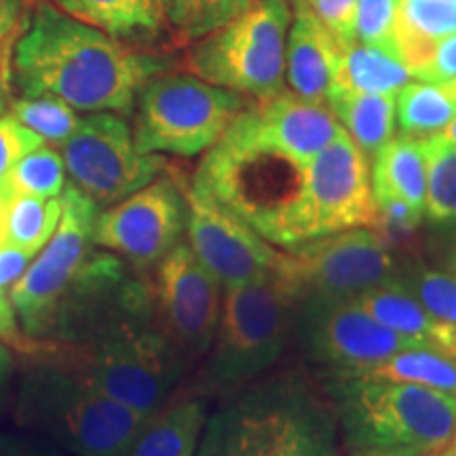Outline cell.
<instances>
[{"label": "cell", "instance_id": "cell-44", "mask_svg": "<svg viewBox=\"0 0 456 456\" xmlns=\"http://www.w3.org/2000/svg\"><path fill=\"white\" fill-rule=\"evenodd\" d=\"M26 456H66L61 454L60 450H53V448H38V450H32V452H28Z\"/></svg>", "mask_w": 456, "mask_h": 456}, {"label": "cell", "instance_id": "cell-10", "mask_svg": "<svg viewBox=\"0 0 456 456\" xmlns=\"http://www.w3.org/2000/svg\"><path fill=\"white\" fill-rule=\"evenodd\" d=\"M61 218L37 260L11 288V305L26 338L43 340L78 271L94 252V222L100 208L77 186L61 191Z\"/></svg>", "mask_w": 456, "mask_h": 456}, {"label": "cell", "instance_id": "cell-38", "mask_svg": "<svg viewBox=\"0 0 456 456\" xmlns=\"http://www.w3.org/2000/svg\"><path fill=\"white\" fill-rule=\"evenodd\" d=\"M315 15L328 32L338 41L342 47L357 43L355 38V15L357 0H315L311 3Z\"/></svg>", "mask_w": 456, "mask_h": 456}, {"label": "cell", "instance_id": "cell-8", "mask_svg": "<svg viewBox=\"0 0 456 456\" xmlns=\"http://www.w3.org/2000/svg\"><path fill=\"white\" fill-rule=\"evenodd\" d=\"M252 100L191 72H161L135 100L134 142L144 155L197 157L208 152Z\"/></svg>", "mask_w": 456, "mask_h": 456}, {"label": "cell", "instance_id": "cell-42", "mask_svg": "<svg viewBox=\"0 0 456 456\" xmlns=\"http://www.w3.org/2000/svg\"><path fill=\"white\" fill-rule=\"evenodd\" d=\"M9 199L0 195V248L7 245V214H9Z\"/></svg>", "mask_w": 456, "mask_h": 456}, {"label": "cell", "instance_id": "cell-26", "mask_svg": "<svg viewBox=\"0 0 456 456\" xmlns=\"http://www.w3.org/2000/svg\"><path fill=\"white\" fill-rule=\"evenodd\" d=\"M340 376H362V379L391 380V383L423 385L456 395V359L444 355L440 351L420 349V346L399 351L395 355L374 363V366L330 374V379H340Z\"/></svg>", "mask_w": 456, "mask_h": 456}, {"label": "cell", "instance_id": "cell-30", "mask_svg": "<svg viewBox=\"0 0 456 456\" xmlns=\"http://www.w3.org/2000/svg\"><path fill=\"white\" fill-rule=\"evenodd\" d=\"M66 186V167L60 151L47 144L34 148L21 157L4 178H0V195H30L41 199L60 197Z\"/></svg>", "mask_w": 456, "mask_h": 456}, {"label": "cell", "instance_id": "cell-11", "mask_svg": "<svg viewBox=\"0 0 456 456\" xmlns=\"http://www.w3.org/2000/svg\"><path fill=\"white\" fill-rule=\"evenodd\" d=\"M70 184L98 208L123 201L151 184L167 169L161 155H144L135 148L134 131L117 112H87L60 146Z\"/></svg>", "mask_w": 456, "mask_h": 456}, {"label": "cell", "instance_id": "cell-29", "mask_svg": "<svg viewBox=\"0 0 456 456\" xmlns=\"http://www.w3.org/2000/svg\"><path fill=\"white\" fill-rule=\"evenodd\" d=\"M61 218V199L15 195L7 214V245L34 258L53 237Z\"/></svg>", "mask_w": 456, "mask_h": 456}, {"label": "cell", "instance_id": "cell-23", "mask_svg": "<svg viewBox=\"0 0 456 456\" xmlns=\"http://www.w3.org/2000/svg\"><path fill=\"white\" fill-rule=\"evenodd\" d=\"M456 32V0H399L395 45L399 60L416 74L437 41Z\"/></svg>", "mask_w": 456, "mask_h": 456}, {"label": "cell", "instance_id": "cell-33", "mask_svg": "<svg viewBox=\"0 0 456 456\" xmlns=\"http://www.w3.org/2000/svg\"><path fill=\"white\" fill-rule=\"evenodd\" d=\"M9 102V112L21 125L32 129L45 144L61 146L81 121L72 106L53 95H21V98Z\"/></svg>", "mask_w": 456, "mask_h": 456}, {"label": "cell", "instance_id": "cell-16", "mask_svg": "<svg viewBox=\"0 0 456 456\" xmlns=\"http://www.w3.org/2000/svg\"><path fill=\"white\" fill-rule=\"evenodd\" d=\"M188 248L218 279L222 288H237L269 277L279 249L237 216L216 203L195 182L184 184Z\"/></svg>", "mask_w": 456, "mask_h": 456}, {"label": "cell", "instance_id": "cell-5", "mask_svg": "<svg viewBox=\"0 0 456 456\" xmlns=\"http://www.w3.org/2000/svg\"><path fill=\"white\" fill-rule=\"evenodd\" d=\"M305 167L245 138L231 125L209 148L192 182L260 237L285 249L296 245L294 226Z\"/></svg>", "mask_w": 456, "mask_h": 456}, {"label": "cell", "instance_id": "cell-1", "mask_svg": "<svg viewBox=\"0 0 456 456\" xmlns=\"http://www.w3.org/2000/svg\"><path fill=\"white\" fill-rule=\"evenodd\" d=\"M165 68L163 57L38 0L17 41L11 85L21 95H53L81 112L131 114L140 89Z\"/></svg>", "mask_w": 456, "mask_h": 456}, {"label": "cell", "instance_id": "cell-39", "mask_svg": "<svg viewBox=\"0 0 456 456\" xmlns=\"http://www.w3.org/2000/svg\"><path fill=\"white\" fill-rule=\"evenodd\" d=\"M414 78L425 83H444L456 78V32L437 41L427 64L416 70Z\"/></svg>", "mask_w": 456, "mask_h": 456}, {"label": "cell", "instance_id": "cell-17", "mask_svg": "<svg viewBox=\"0 0 456 456\" xmlns=\"http://www.w3.org/2000/svg\"><path fill=\"white\" fill-rule=\"evenodd\" d=\"M232 127L302 165L342 134L328 104L306 102L288 89L275 98L252 102L232 121Z\"/></svg>", "mask_w": 456, "mask_h": 456}, {"label": "cell", "instance_id": "cell-21", "mask_svg": "<svg viewBox=\"0 0 456 456\" xmlns=\"http://www.w3.org/2000/svg\"><path fill=\"white\" fill-rule=\"evenodd\" d=\"M370 169L374 203L397 199L425 216L427 195V161L423 138L393 135L376 152Z\"/></svg>", "mask_w": 456, "mask_h": 456}, {"label": "cell", "instance_id": "cell-41", "mask_svg": "<svg viewBox=\"0 0 456 456\" xmlns=\"http://www.w3.org/2000/svg\"><path fill=\"white\" fill-rule=\"evenodd\" d=\"M448 235L450 237L446 239L440 252V269L456 277V231L448 232Z\"/></svg>", "mask_w": 456, "mask_h": 456}, {"label": "cell", "instance_id": "cell-24", "mask_svg": "<svg viewBox=\"0 0 456 456\" xmlns=\"http://www.w3.org/2000/svg\"><path fill=\"white\" fill-rule=\"evenodd\" d=\"M326 104L368 161L395 134V95L336 91L328 94Z\"/></svg>", "mask_w": 456, "mask_h": 456}, {"label": "cell", "instance_id": "cell-40", "mask_svg": "<svg viewBox=\"0 0 456 456\" xmlns=\"http://www.w3.org/2000/svg\"><path fill=\"white\" fill-rule=\"evenodd\" d=\"M11 379H13V355H11L7 345L0 342V408H3L4 402H7Z\"/></svg>", "mask_w": 456, "mask_h": 456}, {"label": "cell", "instance_id": "cell-3", "mask_svg": "<svg viewBox=\"0 0 456 456\" xmlns=\"http://www.w3.org/2000/svg\"><path fill=\"white\" fill-rule=\"evenodd\" d=\"M328 395L349 456H429L456 433V395L431 387L340 376Z\"/></svg>", "mask_w": 456, "mask_h": 456}, {"label": "cell", "instance_id": "cell-2", "mask_svg": "<svg viewBox=\"0 0 456 456\" xmlns=\"http://www.w3.org/2000/svg\"><path fill=\"white\" fill-rule=\"evenodd\" d=\"M195 456H340L332 399L300 372L254 380L208 416Z\"/></svg>", "mask_w": 456, "mask_h": 456}, {"label": "cell", "instance_id": "cell-34", "mask_svg": "<svg viewBox=\"0 0 456 456\" xmlns=\"http://www.w3.org/2000/svg\"><path fill=\"white\" fill-rule=\"evenodd\" d=\"M399 0H357L355 38L357 43L379 47L397 55L395 20Z\"/></svg>", "mask_w": 456, "mask_h": 456}, {"label": "cell", "instance_id": "cell-14", "mask_svg": "<svg viewBox=\"0 0 456 456\" xmlns=\"http://www.w3.org/2000/svg\"><path fill=\"white\" fill-rule=\"evenodd\" d=\"M146 279L157 326L182 362L205 355L218 326L222 285L188 243H178Z\"/></svg>", "mask_w": 456, "mask_h": 456}, {"label": "cell", "instance_id": "cell-12", "mask_svg": "<svg viewBox=\"0 0 456 456\" xmlns=\"http://www.w3.org/2000/svg\"><path fill=\"white\" fill-rule=\"evenodd\" d=\"M379 212L363 152L342 131L306 163L296 214V245L351 228H376Z\"/></svg>", "mask_w": 456, "mask_h": 456}, {"label": "cell", "instance_id": "cell-20", "mask_svg": "<svg viewBox=\"0 0 456 456\" xmlns=\"http://www.w3.org/2000/svg\"><path fill=\"white\" fill-rule=\"evenodd\" d=\"M74 20L89 24L127 45L159 41L165 21L163 0H51Z\"/></svg>", "mask_w": 456, "mask_h": 456}, {"label": "cell", "instance_id": "cell-6", "mask_svg": "<svg viewBox=\"0 0 456 456\" xmlns=\"http://www.w3.org/2000/svg\"><path fill=\"white\" fill-rule=\"evenodd\" d=\"M298 300L275 273L226 288L203 372L205 391L235 393L269 370L288 345Z\"/></svg>", "mask_w": 456, "mask_h": 456}, {"label": "cell", "instance_id": "cell-32", "mask_svg": "<svg viewBox=\"0 0 456 456\" xmlns=\"http://www.w3.org/2000/svg\"><path fill=\"white\" fill-rule=\"evenodd\" d=\"M254 0H163L165 21L182 43H195L243 13Z\"/></svg>", "mask_w": 456, "mask_h": 456}, {"label": "cell", "instance_id": "cell-36", "mask_svg": "<svg viewBox=\"0 0 456 456\" xmlns=\"http://www.w3.org/2000/svg\"><path fill=\"white\" fill-rule=\"evenodd\" d=\"M34 0H0V78L11 89V64L17 41L30 20Z\"/></svg>", "mask_w": 456, "mask_h": 456}, {"label": "cell", "instance_id": "cell-35", "mask_svg": "<svg viewBox=\"0 0 456 456\" xmlns=\"http://www.w3.org/2000/svg\"><path fill=\"white\" fill-rule=\"evenodd\" d=\"M30 256L21 249L3 245L0 248V338L17 342L21 338V330L17 326V317L11 305V288L26 271Z\"/></svg>", "mask_w": 456, "mask_h": 456}, {"label": "cell", "instance_id": "cell-4", "mask_svg": "<svg viewBox=\"0 0 456 456\" xmlns=\"http://www.w3.org/2000/svg\"><path fill=\"white\" fill-rule=\"evenodd\" d=\"M151 416L41 362H30L17 389V423L77 456H129Z\"/></svg>", "mask_w": 456, "mask_h": 456}, {"label": "cell", "instance_id": "cell-22", "mask_svg": "<svg viewBox=\"0 0 456 456\" xmlns=\"http://www.w3.org/2000/svg\"><path fill=\"white\" fill-rule=\"evenodd\" d=\"M208 420V410L199 397L165 402L152 412L129 456H195Z\"/></svg>", "mask_w": 456, "mask_h": 456}, {"label": "cell", "instance_id": "cell-47", "mask_svg": "<svg viewBox=\"0 0 456 456\" xmlns=\"http://www.w3.org/2000/svg\"><path fill=\"white\" fill-rule=\"evenodd\" d=\"M309 3H315V0H309Z\"/></svg>", "mask_w": 456, "mask_h": 456}, {"label": "cell", "instance_id": "cell-27", "mask_svg": "<svg viewBox=\"0 0 456 456\" xmlns=\"http://www.w3.org/2000/svg\"><path fill=\"white\" fill-rule=\"evenodd\" d=\"M395 118L403 135H436L456 118V78L444 83L410 81L395 95Z\"/></svg>", "mask_w": 456, "mask_h": 456}, {"label": "cell", "instance_id": "cell-7", "mask_svg": "<svg viewBox=\"0 0 456 456\" xmlns=\"http://www.w3.org/2000/svg\"><path fill=\"white\" fill-rule=\"evenodd\" d=\"M292 0H254L241 15L186 53V70L216 87L252 102L285 91V38L292 24Z\"/></svg>", "mask_w": 456, "mask_h": 456}, {"label": "cell", "instance_id": "cell-46", "mask_svg": "<svg viewBox=\"0 0 456 456\" xmlns=\"http://www.w3.org/2000/svg\"><path fill=\"white\" fill-rule=\"evenodd\" d=\"M450 450H452V452H454V456H456V440H454V446H452V448H450Z\"/></svg>", "mask_w": 456, "mask_h": 456}, {"label": "cell", "instance_id": "cell-28", "mask_svg": "<svg viewBox=\"0 0 456 456\" xmlns=\"http://www.w3.org/2000/svg\"><path fill=\"white\" fill-rule=\"evenodd\" d=\"M427 161L425 218L437 231H456V144L442 134L423 138Z\"/></svg>", "mask_w": 456, "mask_h": 456}, {"label": "cell", "instance_id": "cell-43", "mask_svg": "<svg viewBox=\"0 0 456 456\" xmlns=\"http://www.w3.org/2000/svg\"><path fill=\"white\" fill-rule=\"evenodd\" d=\"M9 87L7 83L0 78V114H4V110H7V104H9Z\"/></svg>", "mask_w": 456, "mask_h": 456}, {"label": "cell", "instance_id": "cell-9", "mask_svg": "<svg viewBox=\"0 0 456 456\" xmlns=\"http://www.w3.org/2000/svg\"><path fill=\"white\" fill-rule=\"evenodd\" d=\"M402 260L379 228H351L279 249L273 273L298 302L353 298L395 279Z\"/></svg>", "mask_w": 456, "mask_h": 456}, {"label": "cell", "instance_id": "cell-45", "mask_svg": "<svg viewBox=\"0 0 456 456\" xmlns=\"http://www.w3.org/2000/svg\"><path fill=\"white\" fill-rule=\"evenodd\" d=\"M429 456H454V452L452 450H437V452H433V454H429Z\"/></svg>", "mask_w": 456, "mask_h": 456}, {"label": "cell", "instance_id": "cell-49", "mask_svg": "<svg viewBox=\"0 0 456 456\" xmlns=\"http://www.w3.org/2000/svg\"><path fill=\"white\" fill-rule=\"evenodd\" d=\"M0 456H3V454H0Z\"/></svg>", "mask_w": 456, "mask_h": 456}, {"label": "cell", "instance_id": "cell-48", "mask_svg": "<svg viewBox=\"0 0 456 456\" xmlns=\"http://www.w3.org/2000/svg\"><path fill=\"white\" fill-rule=\"evenodd\" d=\"M34 3H38V0H34Z\"/></svg>", "mask_w": 456, "mask_h": 456}, {"label": "cell", "instance_id": "cell-15", "mask_svg": "<svg viewBox=\"0 0 456 456\" xmlns=\"http://www.w3.org/2000/svg\"><path fill=\"white\" fill-rule=\"evenodd\" d=\"M294 328L306 355L328 368V374L374 366L412 349L408 340L376 322L353 298L300 300Z\"/></svg>", "mask_w": 456, "mask_h": 456}, {"label": "cell", "instance_id": "cell-31", "mask_svg": "<svg viewBox=\"0 0 456 456\" xmlns=\"http://www.w3.org/2000/svg\"><path fill=\"white\" fill-rule=\"evenodd\" d=\"M395 281L423 309L444 323L456 326V277L444 269H433L420 258L403 256Z\"/></svg>", "mask_w": 456, "mask_h": 456}, {"label": "cell", "instance_id": "cell-18", "mask_svg": "<svg viewBox=\"0 0 456 456\" xmlns=\"http://www.w3.org/2000/svg\"><path fill=\"white\" fill-rule=\"evenodd\" d=\"M294 15L285 38V85L298 98L326 104L345 47L336 41L309 0H292Z\"/></svg>", "mask_w": 456, "mask_h": 456}, {"label": "cell", "instance_id": "cell-25", "mask_svg": "<svg viewBox=\"0 0 456 456\" xmlns=\"http://www.w3.org/2000/svg\"><path fill=\"white\" fill-rule=\"evenodd\" d=\"M412 81L408 66L389 51L353 43L342 51L330 94H387L397 95Z\"/></svg>", "mask_w": 456, "mask_h": 456}, {"label": "cell", "instance_id": "cell-13", "mask_svg": "<svg viewBox=\"0 0 456 456\" xmlns=\"http://www.w3.org/2000/svg\"><path fill=\"white\" fill-rule=\"evenodd\" d=\"M184 184L174 175H157L134 195L98 212L94 245L121 256L135 271H152L186 232Z\"/></svg>", "mask_w": 456, "mask_h": 456}, {"label": "cell", "instance_id": "cell-19", "mask_svg": "<svg viewBox=\"0 0 456 456\" xmlns=\"http://www.w3.org/2000/svg\"><path fill=\"white\" fill-rule=\"evenodd\" d=\"M353 300L412 346L440 351L456 359V326L429 315L395 279L363 289Z\"/></svg>", "mask_w": 456, "mask_h": 456}, {"label": "cell", "instance_id": "cell-37", "mask_svg": "<svg viewBox=\"0 0 456 456\" xmlns=\"http://www.w3.org/2000/svg\"><path fill=\"white\" fill-rule=\"evenodd\" d=\"M43 144L45 142L32 129L17 121L13 114H0V178H4L21 157Z\"/></svg>", "mask_w": 456, "mask_h": 456}]
</instances>
